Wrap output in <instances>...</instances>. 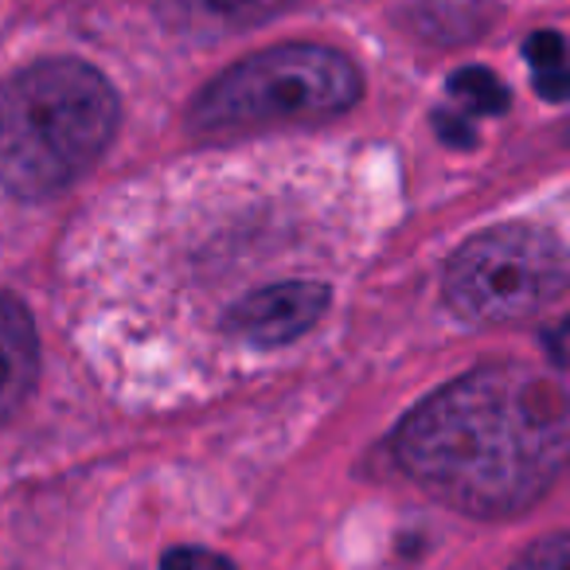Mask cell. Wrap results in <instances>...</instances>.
Listing matches in <instances>:
<instances>
[{
  "label": "cell",
  "mask_w": 570,
  "mask_h": 570,
  "mask_svg": "<svg viewBox=\"0 0 570 570\" xmlns=\"http://www.w3.org/2000/svg\"><path fill=\"white\" fill-rule=\"evenodd\" d=\"M523 56L531 63V82H535L539 98L547 102L570 98V43L559 32H531Z\"/></svg>",
  "instance_id": "cell-8"
},
{
  "label": "cell",
  "mask_w": 570,
  "mask_h": 570,
  "mask_svg": "<svg viewBox=\"0 0 570 570\" xmlns=\"http://www.w3.org/2000/svg\"><path fill=\"white\" fill-rule=\"evenodd\" d=\"M364 79L344 51L325 43H277L246 56L196 95V134H254L274 126H317L360 102Z\"/></svg>",
  "instance_id": "cell-3"
},
{
  "label": "cell",
  "mask_w": 570,
  "mask_h": 570,
  "mask_svg": "<svg viewBox=\"0 0 570 570\" xmlns=\"http://www.w3.org/2000/svg\"><path fill=\"white\" fill-rule=\"evenodd\" d=\"M567 141H570V126H567Z\"/></svg>",
  "instance_id": "cell-13"
},
{
  "label": "cell",
  "mask_w": 570,
  "mask_h": 570,
  "mask_svg": "<svg viewBox=\"0 0 570 570\" xmlns=\"http://www.w3.org/2000/svg\"><path fill=\"white\" fill-rule=\"evenodd\" d=\"M328 309V285L321 282H274L238 297L227 313V328L258 348H277L305 336Z\"/></svg>",
  "instance_id": "cell-5"
},
{
  "label": "cell",
  "mask_w": 570,
  "mask_h": 570,
  "mask_svg": "<svg viewBox=\"0 0 570 570\" xmlns=\"http://www.w3.org/2000/svg\"><path fill=\"white\" fill-rule=\"evenodd\" d=\"M121 106L82 59H43L0 87V184L43 199L90 173L114 141Z\"/></svg>",
  "instance_id": "cell-2"
},
{
  "label": "cell",
  "mask_w": 570,
  "mask_h": 570,
  "mask_svg": "<svg viewBox=\"0 0 570 570\" xmlns=\"http://www.w3.org/2000/svg\"><path fill=\"white\" fill-rule=\"evenodd\" d=\"M512 570H570V528L559 535H547L531 543L528 551L515 559Z\"/></svg>",
  "instance_id": "cell-10"
},
{
  "label": "cell",
  "mask_w": 570,
  "mask_h": 570,
  "mask_svg": "<svg viewBox=\"0 0 570 570\" xmlns=\"http://www.w3.org/2000/svg\"><path fill=\"white\" fill-rule=\"evenodd\" d=\"M567 333H570V321H567Z\"/></svg>",
  "instance_id": "cell-14"
},
{
  "label": "cell",
  "mask_w": 570,
  "mask_h": 570,
  "mask_svg": "<svg viewBox=\"0 0 570 570\" xmlns=\"http://www.w3.org/2000/svg\"><path fill=\"white\" fill-rule=\"evenodd\" d=\"M567 289V246L528 223L481 230L445 266V302L469 325H512L535 317Z\"/></svg>",
  "instance_id": "cell-4"
},
{
  "label": "cell",
  "mask_w": 570,
  "mask_h": 570,
  "mask_svg": "<svg viewBox=\"0 0 570 570\" xmlns=\"http://www.w3.org/2000/svg\"><path fill=\"white\" fill-rule=\"evenodd\" d=\"M207 570H235V567H230L227 559H212V567H207Z\"/></svg>",
  "instance_id": "cell-12"
},
{
  "label": "cell",
  "mask_w": 570,
  "mask_h": 570,
  "mask_svg": "<svg viewBox=\"0 0 570 570\" xmlns=\"http://www.w3.org/2000/svg\"><path fill=\"white\" fill-rule=\"evenodd\" d=\"M434 129H438V137H442L450 149H473L476 145V129L469 126L461 114H445V110H438L434 114Z\"/></svg>",
  "instance_id": "cell-11"
},
{
  "label": "cell",
  "mask_w": 570,
  "mask_h": 570,
  "mask_svg": "<svg viewBox=\"0 0 570 570\" xmlns=\"http://www.w3.org/2000/svg\"><path fill=\"white\" fill-rule=\"evenodd\" d=\"M450 95L458 102H465L473 114H484V118H497V114H504L512 106L508 87L489 67H461L458 75H450Z\"/></svg>",
  "instance_id": "cell-9"
},
{
  "label": "cell",
  "mask_w": 570,
  "mask_h": 570,
  "mask_svg": "<svg viewBox=\"0 0 570 570\" xmlns=\"http://www.w3.org/2000/svg\"><path fill=\"white\" fill-rule=\"evenodd\" d=\"M403 469L481 520L531 508L570 461V391L531 364H489L422 399L395 430Z\"/></svg>",
  "instance_id": "cell-1"
},
{
  "label": "cell",
  "mask_w": 570,
  "mask_h": 570,
  "mask_svg": "<svg viewBox=\"0 0 570 570\" xmlns=\"http://www.w3.org/2000/svg\"><path fill=\"white\" fill-rule=\"evenodd\" d=\"M297 0H157V17L176 36L196 43H219L285 17Z\"/></svg>",
  "instance_id": "cell-6"
},
{
  "label": "cell",
  "mask_w": 570,
  "mask_h": 570,
  "mask_svg": "<svg viewBox=\"0 0 570 570\" xmlns=\"http://www.w3.org/2000/svg\"><path fill=\"white\" fill-rule=\"evenodd\" d=\"M40 375V336L24 302L0 294V426L24 406Z\"/></svg>",
  "instance_id": "cell-7"
}]
</instances>
